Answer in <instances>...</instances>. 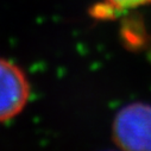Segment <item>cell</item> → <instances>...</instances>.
<instances>
[{"label":"cell","instance_id":"cell-1","mask_svg":"<svg viewBox=\"0 0 151 151\" xmlns=\"http://www.w3.org/2000/svg\"><path fill=\"white\" fill-rule=\"evenodd\" d=\"M112 138L120 151H151V105L134 101L122 107L112 122Z\"/></svg>","mask_w":151,"mask_h":151},{"label":"cell","instance_id":"cell-2","mask_svg":"<svg viewBox=\"0 0 151 151\" xmlns=\"http://www.w3.org/2000/svg\"><path fill=\"white\" fill-rule=\"evenodd\" d=\"M30 98L25 73L13 62L0 57V123L16 118Z\"/></svg>","mask_w":151,"mask_h":151},{"label":"cell","instance_id":"cell-3","mask_svg":"<svg viewBox=\"0 0 151 151\" xmlns=\"http://www.w3.org/2000/svg\"><path fill=\"white\" fill-rule=\"evenodd\" d=\"M107 5L113 10H131L151 4V0H105Z\"/></svg>","mask_w":151,"mask_h":151}]
</instances>
